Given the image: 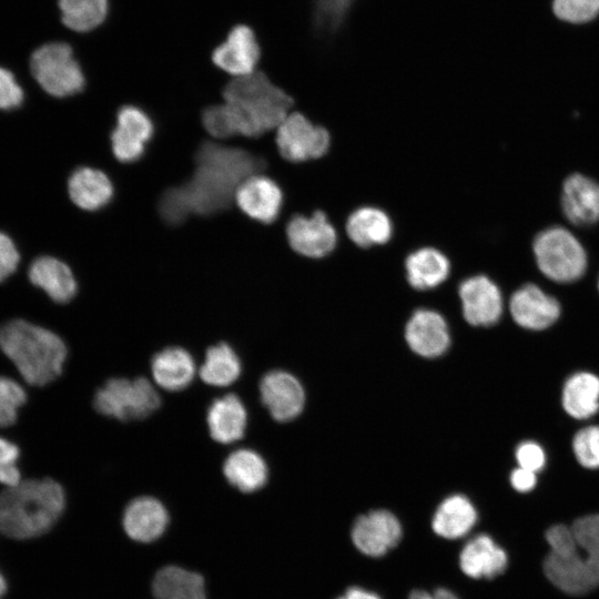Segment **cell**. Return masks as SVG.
Listing matches in <instances>:
<instances>
[{
	"mask_svg": "<svg viewBox=\"0 0 599 599\" xmlns=\"http://www.w3.org/2000/svg\"><path fill=\"white\" fill-rule=\"evenodd\" d=\"M114 131L130 140L146 144L153 136L154 125L142 109L124 105L118 111Z\"/></svg>",
	"mask_w": 599,
	"mask_h": 599,
	"instance_id": "34",
	"label": "cell"
},
{
	"mask_svg": "<svg viewBox=\"0 0 599 599\" xmlns=\"http://www.w3.org/2000/svg\"><path fill=\"white\" fill-rule=\"evenodd\" d=\"M598 288H599V281H598Z\"/></svg>",
	"mask_w": 599,
	"mask_h": 599,
	"instance_id": "48",
	"label": "cell"
},
{
	"mask_svg": "<svg viewBox=\"0 0 599 599\" xmlns=\"http://www.w3.org/2000/svg\"><path fill=\"white\" fill-rule=\"evenodd\" d=\"M561 405L573 419L593 417L599 412V376L587 370L571 374L561 389Z\"/></svg>",
	"mask_w": 599,
	"mask_h": 599,
	"instance_id": "27",
	"label": "cell"
},
{
	"mask_svg": "<svg viewBox=\"0 0 599 599\" xmlns=\"http://www.w3.org/2000/svg\"><path fill=\"white\" fill-rule=\"evenodd\" d=\"M31 80L49 98L68 100L83 92L85 75L73 48L64 41L35 47L28 60Z\"/></svg>",
	"mask_w": 599,
	"mask_h": 599,
	"instance_id": "6",
	"label": "cell"
},
{
	"mask_svg": "<svg viewBox=\"0 0 599 599\" xmlns=\"http://www.w3.org/2000/svg\"><path fill=\"white\" fill-rule=\"evenodd\" d=\"M570 526L578 550L568 558L547 552L542 571L560 592L583 597L599 589V512L581 515Z\"/></svg>",
	"mask_w": 599,
	"mask_h": 599,
	"instance_id": "5",
	"label": "cell"
},
{
	"mask_svg": "<svg viewBox=\"0 0 599 599\" xmlns=\"http://www.w3.org/2000/svg\"><path fill=\"white\" fill-rule=\"evenodd\" d=\"M532 252L539 271L556 283H572L586 273L587 253L579 240L567 229L551 226L534 240Z\"/></svg>",
	"mask_w": 599,
	"mask_h": 599,
	"instance_id": "8",
	"label": "cell"
},
{
	"mask_svg": "<svg viewBox=\"0 0 599 599\" xmlns=\"http://www.w3.org/2000/svg\"><path fill=\"white\" fill-rule=\"evenodd\" d=\"M465 319L474 326L496 324L502 314V295L497 284L484 274L469 276L458 286Z\"/></svg>",
	"mask_w": 599,
	"mask_h": 599,
	"instance_id": "13",
	"label": "cell"
},
{
	"mask_svg": "<svg viewBox=\"0 0 599 599\" xmlns=\"http://www.w3.org/2000/svg\"><path fill=\"white\" fill-rule=\"evenodd\" d=\"M27 93L17 73L0 64V113H11L26 102Z\"/></svg>",
	"mask_w": 599,
	"mask_h": 599,
	"instance_id": "37",
	"label": "cell"
},
{
	"mask_svg": "<svg viewBox=\"0 0 599 599\" xmlns=\"http://www.w3.org/2000/svg\"><path fill=\"white\" fill-rule=\"evenodd\" d=\"M160 406V394L143 376L109 378L93 398V407L99 414L121 422L144 419Z\"/></svg>",
	"mask_w": 599,
	"mask_h": 599,
	"instance_id": "7",
	"label": "cell"
},
{
	"mask_svg": "<svg viewBox=\"0 0 599 599\" xmlns=\"http://www.w3.org/2000/svg\"><path fill=\"white\" fill-rule=\"evenodd\" d=\"M65 508L63 487L51 478L27 479L0 494V531L24 540L47 534Z\"/></svg>",
	"mask_w": 599,
	"mask_h": 599,
	"instance_id": "3",
	"label": "cell"
},
{
	"mask_svg": "<svg viewBox=\"0 0 599 599\" xmlns=\"http://www.w3.org/2000/svg\"><path fill=\"white\" fill-rule=\"evenodd\" d=\"M26 402L24 388L14 379L0 376V427L14 424L19 409Z\"/></svg>",
	"mask_w": 599,
	"mask_h": 599,
	"instance_id": "36",
	"label": "cell"
},
{
	"mask_svg": "<svg viewBox=\"0 0 599 599\" xmlns=\"http://www.w3.org/2000/svg\"><path fill=\"white\" fill-rule=\"evenodd\" d=\"M226 481L241 493L260 490L267 481L268 470L263 457L253 449L238 448L225 458L222 466Z\"/></svg>",
	"mask_w": 599,
	"mask_h": 599,
	"instance_id": "28",
	"label": "cell"
},
{
	"mask_svg": "<svg viewBox=\"0 0 599 599\" xmlns=\"http://www.w3.org/2000/svg\"><path fill=\"white\" fill-rule=\"evenodd\" d=\"M341 234L357 248L373 250L383 247L393 240L395 224L386 210L365 204L347 215Z\"/></svg>",
	"mask_w": 599,
	"mask_h": 599,
	"instance_id": "14",
	"label": "cell"
},
{
	"mask_svg": "<svg viewBox=\"0 0 599 599\" xmlns=\"http://www.w3.org/2000/svg\"><path fill=\"white\" fill-rule=\"evenodd\" d=\"M434 599H459L453 591L439 588L433 593Z\"/></svg>",
	"mask_w": 599,
	"mask_h": 599,
	"instance_id": "45",
	"label": "cell"
},
{
	"mask_svg": "<svg viewBox=\"0 0 599 599\" xmlns=\"http://www.w3.org/2000/svg\"><path fill=\"white\" fill-rule=\"evenodd\" d=\"M356 0H313V24L318 35L332 38L339 32Z\"/></svg>",
	"mask_w": 599,
	"mask_h": 599,
	"instance_id": "33",
	"label": "cell"
},
{
	"mask_svg": "<svg viewBox=\"0 0 599 599\" xmlns=\"http://www.w3.org/2000/svg\"><path fill=\"white\" fill-rule=\"evenodd\" d=\"M267 167L264 158L240 148L203 142L195 154V169L183 184L160 197V216L171 225L189 215H212L229 209L240 184Z\"/></svg>",
	"mask_w": 599,
	"mask_h": 599,
	"instance_id": "1",
	"label": "cell"
},
{
	"mask_svg": "<svg viewBox=\"0 0 599 599\" xmlns=\"http://www.w3.org/2000/svg\"><path fill=\"white\" fill-rule=\"evenodd\" d=\"M263 405L277 422L297 417L305 403V393L298 379L284 370L266 373L260 383Z\"/></svg>",
	"mask_w": 599,
	"mask_h": 599,
	"instance_id": "17",
	"label": "cell"
},
{
	"mask_svg": "<svg viewBox=\"0 0 599 599\" xmlns=\"http://www.w3.org/2000/svg\"><path fill=\"white\" fill-rule=\"evenodd\" d=\"M509 311L515 323L529 331H544L552 326L561 314L557 298L531 283L512 293Z\"/></svg>",
	"mask_w": 599,
	"mask_h": 599,
	"instance_id": "16",
	"label": "cell"
},
{
	"mask_svg": "<svg viewBox=\"0 0 599 599\" xmlns=\"http://www.w3.org/2000/svg\"><path fill=\"white\" fill-rule=\"evenodd\" d=\"M515 458L519 467L536 474L541 471L547 464L546 451L541 445L534 440L521 441L515 450Z\"/></svg>",
	"mask_w": 599,
	"mask_h": 599,
	"instance_id": "42",
	"label": "cell"
},
{
	"mask_svg": "<svg viewBox=\"0 0 599 599\" xmlns=\"http://www.w3.org/2000/svg\"><path fill=\"white\" fill-rule=\"evenodd\" d=\"M223 104L204 110L202 123L214 138H260L275 131L295 108V100L264 72L235 77L223 90Z\"/></svg>",
	"mask_w": 599,
	"mask_h": 599,
	"instance_id": "2",
	"label": "cell"
},
{
	"mask_svg": "<svg viewBox=\"0 0 599 599\" xmlns=\"http://www.w3.org/2000/svg\"><path fill=\"white\" fill-rule=\"evenodd\" d=\"M291 251L302 258L321 261L331 256L341 242V231L322 210L293 213L284 227Z\"/></svg>",
	"mask_w": 599,
	"mask_h": 599,
	"instance_id": "10",
	"label": "cell"
},
{
	"mask_svg": "<svg viewBox=\"0 0 599 599\" xmlns=\"http://www.w3.org/2000/svg\"><path fill=\"white\" fill-rule=\"evenodd\" d=\"M399 520L388 510L378 509L359 516L352 527L355 547L366 556L380 557L395 548L402 539Z\"/></svg>",
	"mask_w": 599,
	"mask_h": 599,
	"instance_id": "15",
	"label": "cell"
},
{
	"mask_svg": "<svg viewBox=\"0 0 599 599\" xmlns=\"http://www.w3.org/2000/svg\"><path fill=\"white\" fill-rule=\"evenodd\" d=\"M60 19L64 27L74 32H89L105 20L108 0H58Z\"/></svg>",
	"mask_w": 599,
	"mask_h": 599,
	"instance_id": "32",
	"label": "cell"
},
{
	"mask_svg": "<svg viewBox=\"0 0 599 599\" xmlns=\"http://www.w3.org/2000/svg\"><path fill=\"white\" fill-rule=\"evenodd\" d=\"M151 591L155 599H206L204 578L173 565L155 572Z\"/></svg>",
	"mask_w": 599,
	"mask_h": 599,
	"instance_id": "29",
	"label": "cell"
},
{
	"mask_svg": "<svg viewBox=\"0 0 599 599\" xmlns=\"http://www.w3.org/2000/svg\"><path fill=\"white\" fill-rule=\"evenodd\" d=\"M247 425V412L235 394H225L211 402L206 412V426L211 438L222 445L243 438Z\"/></svg>",
	"mask_w": 599,
	"mask_h": 599,
	"instance_id": "24",
	"label": "cell"
},
{
	"mask_svg": "<svg viewBox=\"0 0 599 599\" xmlns=\"http://www.w3.org/2000/svg\"><path fill=\"white\" fill-rule=\"evenodd\" d=\"M0 349L33 386L57 379L68 356L67 345L58 334L24 319L0 326Z\"/></svg>",
	"mask_w": 599,
	"mask_h": 599,
	"instance_id": "4",
	"label": "cell"
},
{
	"mask_svg": "<svg viewBox=\"0 0 599 599\" xmlns=\"http://www.w3.org/2000/svg\"><path fill=\"white\" fill-rule=\"evenodd\" d=\"M461 571L473 579H495L509 566L507 551L487 534L469 539L459 555Z\"/></svg>",
	"mask_w": 599,
	"mask_h": 599,
	"instance_id": "19",
	"label": "cell"
},
{
	"mask_svg": "<svg viewBox=\"0 0 599 599\" xmlns=\"http://www.w3.org/2000/svg\"><path fill=\"white\" fill-rule=\"evenodd\" d=\"M561 207L575 225L596 223L599 220V183L580 173L569 175L562 184Z\"/></svg>",
	"mask_w": 599,
	"mask_h": 599,
	"instance_id": "23",
	"label": "cell"
},
{
	"mask_svg": "<svg viewBox=\"0 0 599 599\" xmlns=\"http://www.w3.org/2000/svg\"><path fill=\"white\" fill-rule=\"evenodd\" d=\"M6 592H7V581H6V578L3 577V575L0 571V599L3 598Z\"/></svg>",
	"mask_w": 599,
	"mask_h": 599,
	"instance_id": "47",
	"label": "cell"
},
{
	"mask_svg": "<svg viewBox=\"0 0 599 599\" xmlns=\"http://www.w3.org/2000/svg\"><path fill=\"white\" fill-rule=\"evenodd\" d=\"M403 267L407 283L417 291L433 290L449 277L451 261L440 248L423 245L410 251Z\"/></svg>",
	"mask_w": 599,
	"mask_h": 599,
	"instance_id": "20",
	"label": "cell"
},
{
	"mask_svg": "<svg viewBox=\"0 0 599 599\" xmlns=\"http://www.w3.org/2000/svg\"><path fill=\"white\" fill-rule=\"evenodd\" d=\"M571 447L581 467L589 470L599 469V425L580 428L572 437Z\"/></svg>",
	"mask_w": 599,
	"mask_h": 599,
	"instance_id": "35",
	"label": "cell"
},
{
	"mask_svg": "<svg viewBox=\"0 0 599 599\" xmlns=\"http://www.w3.org/2000/svg\"><path fill=\"white\" fill-rule=\"evenodd\" d=\"M477 519V510L466 496L451 495L436 509L432 526L439 537L457 539L466 536Z\"/></svg>",
	"mask_w": 599,
	"mask_h": 599,
	"instance_id": "30",
	"label": "cell"
},
{
	"mask_svg": "<svg viewBox=\"0 0 599 599\" xmlns=\"http://www.w3.org/2000/svg\"><path fill=\"white\" fill-rule=\"evenodd\" d=\"M337 599H380V597L363 588L351 587Z\"/></svg>",
	"mask_w": 599,
	"mask_h": 599,
	"instance_id": "44",
	"label": "cell"
},
{
	"mask_svg": "<svg viewBox=\"0 0 599 599\" xmlns=\"http://www.w3.org/2000/svg\"><path fill=\"white\" fill-rule=\"evenodd\" d=\"M23 257L17 241L0 230V285L10 281L21 270Z\"/></svg>",
	"mask_w": 599,
	"mask_h": 599,
	"instance_id": "40",
	"label": "cell"
},
{
	"mask_svg": "<svg viewBox=\"0 0 599 599\" xmlns=\"http://www.w3.org/2000/svg\"><path fill=\"white\" fill-rule=\"evenodd\" d=\"M261 59V47L254 31L245 24L231 29L223 43L212 53V61L223 71L242 77L256 71Z\"/></svg>",
	"mask_w": 599,
	"mask_h": 599,
	"instance_id": "18",
	"label": "cell"
},
{
	"mask_svg": "<svg viewBox=\"0 0 599 599\" xmlns=\"http://www.w3.org/2000/svg\"><path fill=\"white\" fill-rule=\"evenodd\" d=\"M169 524L164 505L152 496H140L125 507L122 525L125 534L139 542H152L160 538Z\"/></svg>",
	"mask_w": 599,
	"mask_h": 599,
	"instance_id": "21",
	"label": "cell"
},
{
	"mask_svg": "<svg viewBox=\"0 0 599 599\" xmlns=\"http://www.w3.org/2000/svg\"><path fill=\"white\" fill-rule=\"evenodd\" d=\"M242 373V363L234 348L225 342L210 346L200 366L201 379L210 386L227 387Z\"/></svg>",
	"mask_w": 599,
	"mask_h": 599,
	"instance_id": "31",
	"label": "cell"
},
{
	"mask_svg": "<svg viewBox=\"0 0 599 599\" xmlns=\"http://www.w3.org/2000/svg\"><path fill=\"white\" fill-rule=\"evenodd\" d=\"M19 457V447L9 439L0 437V484L12 487L21 481L17 466Z\"/></svg>",
	"mask_w": 599,
	"mask_h": 599,
	"instance_id": "41",
	"label": "cell"
},
{
	"mask_svg": "<svg viewBox=\"0 0 599 599\" xmlns=\"http://www.w3.org/2000/svg\"><path fill=\"white\" fill-rule=\"evenodd\" d=\"M409 347L420 356L437 357L449 346V333L444 317L430 309L416 311L406 325Z\"/></svg>",
	"mask_w": 599,
	"mask_h": 599,
	"instance_id": "25",
	"label": "cell"
},
{
	"mask_svg": "<svg viewBox=\"0 0 599 599\" xmlns=\"http://www.w3.org/2000/svg\"><path fill=\"white\" fill-rule=\"evenodd\" d=\"M29 284L42 291L52 302L67 304L78 293V281L71 266L54 254H39L23 265Z\"/></svg>",
	"mask_w": 599,
	"mask_h": 599,
	"instance_id": "11",
	"label": "cell"
},
{
	"mask_svg": "<svg viewBox=\"0 0 599 599\" xmlns=\"http://www.w3.org/2000/svg\"><path fill=\"white\" fill-rule=\"evenodd\" d=\"M275 148L288 164H307L323 159L331 150L332 135L298 110H293L275 130Z\"/></svg>",
	"mask_w": 599,
	"mask_h": 599,
	"instance_id": "9",
	"label": "cell"
},
{
	"mask_svg": "<svg viewBox=\"0 0 599 599\" xmlns=\"http://www.w3.org/2000/svg\"><path fill=\"white\" fill-rule=\"evenodd\" d=\"M150 370L159 387L167 392H180L193 382L196 365L187 349L181 346H167L152 356Z\"/></svg>",
	"mask_w": 599,
	"mask_h": 599,
	"instance_id": "26",
	"label": "cell"
},
{
	"mask_svg": "<svg viewBox=\"0 0 599 599\" xmlns=\"http://www.w3.org/2000/svg\"><path fill=\"white\" fill-rule=\"evenodd\" d=\"M65 187L70 203L87 212L104 207L113 195L110 179L102 171L85 165L72 169Z\"/></svg>",
	"mask_w": 599,
	"mask_h": 599,
	"instance_id": "22",
	"label": "cell"
},
{
	"mask_svg": "<svg viewBox=\"0 0 599 599\" xmlns=\"http://www.w3.org/2000/svg\"><path fill=\"white\" fill-rule=\"evenodd\" d=\"M538 474L522 467H517L509 475V483L514 490L520 494L532 491L538 484Z\"/></svg>",
	"mask_w": 599,
	"mask_h": 599,
	"instance_id": "43",
	"label": "cell"
},
{
	"mask_svg": "<svg viewBox=\"0 0 599 599\" xmlns=\"http://www.w3.org/2000/svg\"><path fill=\"white\" fill-rule=\"evenodd\" d=\"M545 540L548 546V554L568 558L578 550L572 528L566 522H555L545 530Z\"/></svg>",
	"mask_w": 599,
	"mask_h": 599,
	"instance_id": "38",
	"label": "cell"
},
{
	"mask_svg": "<svg viewBox=\"0 0 599 599\" xmlns=\"http://www.w3.org/2000/svg\"><path fill=\"white\" fill-rule=\"evenodd\" d=\"M555 14L568 22L581 23L599 13V0H554Z\"/></svg>",
	"mask_w": 599,
	"mask_h": 599,
	"instance_id": "39",
	"label": "cell"
},
{
	"mask_svg": "<svg viewBox=\"0 0 599 599\" xmlns=\"http://www.w3.org/2000/svg\"><path fill=\"white\" fill-rule=\"evenodd\" d=\"M408 599H434L433 593L425 590H414L410 592Z\"/></svg>",
	"mask_w": 599,
	"mask_h": 599,
	"instance_id": "46",
	"label": "cell"
},
{
	"mask_svg": "<svg viewBox=\"0 0 599 599\" xmlns=\"http://www.w3.org/2000/svg\"><path fill=\"white\" fill-rule=\"evenodd\" d=\"M234 201L250 219L268 225L281 216L285 197L277 181L257 173L240 184Z\"/></svg>",
	"mask_w": 599,
	"mask_h": 599,
	"instance_id": "12",
	"label": "cell"
}]
</instances>
